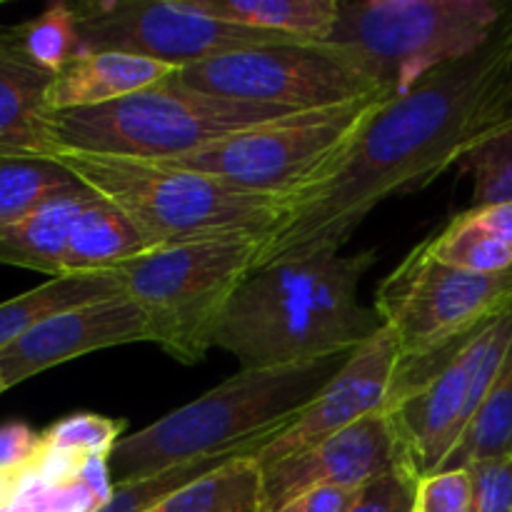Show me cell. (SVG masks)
Returning <instances> with one entry per match:
<instances>
[{
	"label": "cell",
	"instance_id": "29",
	"mask_svg": "<svg viewBox=\"0 0 512 512\" xmlns=\"http://www.w3.org/2000/svg\"><path fill=\"white\" fill-rule=\"evenodd\" d=\"M123 428V420L95 413H78L50 425L43 433V440L45 448L53 450V453L73 455V458H93V455L110 458Z\"/></svg>",
	"mask_w": 512,
	"mask_h": 512
},
{
	"label": "cell",
	"instance_id": "7",
	"mask_svg": "<svg viewBox=\"0 0 512 512\" xmlns=\"http://www.w3.org/2000/svg\"><path fill=\"white\" fill-rule=\"evenodd\" d=\"M265 235H228L155 248L120 265L123 293L143 310L150 343L183 365L203 363L240 285L258 265Z\"/></svg>",
	"mask_w": 512,
	"mask_h": 512
},
{
	"label": "cell",
	"instance_id": "1",
	"mask_svg": "<svg viewBox=\"0 0 512 512\" xmlns=\"http://www.w3.org/2000/svg\"><path fill=\"white\" fill-rule=\"evenodd\" d=\"M510 120L512 8L478 53L375 108L328 173L293 195L290 213L265 235L255 270L340 253L380 203L428 188Z\"/></svg>",
	"mask_w": 512,
	"mask_h": 512
},
{
	"label": "cell",
	"instance_id": "21",
	"mask_svg": "<svg viewBox=\"0 0 512 512\" xmlns=\"http://www.w3.org/2000/svg\"><path fill=\"white\" fill-rule=\"evenodd\" d=\"M118 295L125 293L115 273H68L50 278L48 283L0 303V350L53 315Z\"/></svg>",
	"mask_w": 512,
	"mask_h": 512
},
{
	"label": "cell",
	"instance_id": "22",
	"mask_svg": "<svg viewBox=\"0 0 512 512\" xmlns=\"http://www.w3.org/2000/svg\"><path fill=\"white\" fill-rule=\"evenodd\" d=\"M263 473L255 458H238L173 495L148 512H260Z\"/></svg>",
	"mask_w": 512,
	"mask_h": 512
},
{
	"label": "cell",
	"instance_id": "32",
	"mask_svg": "<svg viewBox=\"0 0 512 512\" xmlns=\"http://www.w3.org/2000/svg\"><path fill=\"white\" fill-rule=\"evenodd\" d=\"M418 475L413 470H398L360 490L358 500L348 512H415Z\"/></svg>",
	"mask_w": 512,
	"mask_h": 512
},
{
	"label": "cell",
	"instance_id": "13",
	"mask_svg": "<svg viewBox=\"0 0 512 512\" xmlns=\"http://www.w3.org/2000/svg\"><path fill=\"white\" fill-rule=\"evenodd\" d=\"M400 350L393 333L380 328L368 343L350 353L340 373L318 398L258 453V465H273L298 455L373 413H385L393 393Z\"/></svg>",
	"mask_w": 512,
	"mask_h": 512
},
{
	"label": "cell",
	"instance_id": "34",
	"mask_svg": "<svg viewBox=\"0 0 512 512\" xmlns=\"http://www.w3.org/2000/svg\"><path fill=\"white\" fill-rule=\"evenodd\" d=\"M363 490V488H360ZM360 490L353 488H315L298 495L275 512H348L350 505L358 500Z\"/></svg>",
	"mask_w": 512,
	"mask_h": 512
},
{
	"label": "cell",
	"instance_id": "25",
	"mask_svg": "<svg viewBox=\"0 0 512 512\" xmlns=\"http://www.w3.org/2000/svg\"><path fill=\"white\" fill-rule=\"evenodd\" d=\"M78 183L60 160L0 158V228L18 223L45 200Z\"/></svg>",
	"mask_w": 512,
	"mask_h": 512
},
{
	"label": "cell",
	"instance_id": "16",
	"mask_svg": "<svg viewBox=\"0 0 512 512\" xmlns=\"http://www.w3.org/2000/svg\"><path fill=\"white\" fill-rule=\"evenodd\" d=\"M55 73L40 68L18 38L0 28V158H50V90Z\"/></svg>",
	"mask_w": 512,
	"mask_h": 512
},
{
	"label": "cell",
	"instance_id": "2",
	"mask_svg": "<svg viewBox=\"0 0 512 512\" xmlns=\"http://www.w3.org/2000/svg\"><path fill=\"white\" fill-rule=\"evenodd\" d=\"M375 250L318 253L258 268L230 300L213 345L240 368H283L353 353L383 320L358 303Z\"/></svg>",
	"mask_w": 512,
	"mask_h": 512
},
{
	"label": "cell",
	"instance_id": "28",
	"mask_svg": "<svg viewBox=\"0 0 512 512\" xmlns=\"http://www.w3.org/2000/svg\"><path fill=\"white\" fill-rule=\"evenodd\" d=\"M25 53L40 65L58 75L78 55V28L68 3H53L23 25H15Z\"/></svg>",
	"mask_w": 512,
	"mask_h": 512
},
{
	"label": "cell",
	"instance_id": "23",
	"mask_svg": "<svg viewBox=\"0 0 512 512\" xmlns=\"http://www.w3.org/2000/svg\"><path fill=\"white\" fill-rule=\"evenodd\" d=\"M488 460H512V345L488 398L440 470H468Z\"/></svg>",
	"mask_w": 512,
	"mask_h": 512
},
{
	"label": "cell",
	"instance_id": "31",
	"mask_svg": "<svg viewBox=\"0 0 512 512\" xmlns=\"http://www.w3.org/2000/svg\"><path fill=\"white\" fill-rule=\"evenodd\" d=\"M470 510L512 512V460L470 465Z\"/></svg>",
	"mask_w": 512,
	"mask_h": 512
},
{
	"label": "cell",
	"instance_id": "12",
	"mask_svg": "<svg viewBox=\"0 0 512 512\" xmlns=\"http://www.w3.org/2000/svg\"><path fill=\"white\" fill-rule=\"evenodd\" d=\"M398 470H413L403 440L388 413H373L303 453L263 465L260 512L280 510L315 488L360 490Z\"/></svg>",
	"mask_w": 512,
	"mask_h": 512
},
{
	"label": "cell",
	"instance_id": "14",
	"mask_svg": "<svg viewBox=\"0 0 512 512\" xmlns=\"http://www.w3.org/2000/svg\"><path fill=\"white\" fill-rule=\"evenodd\" d=\"M130 343H150L143 310L128 295L98 300L43 320L13 345L0 350V378L13 388L80 355Z\"/></svg>",
	"mask_w": 512,
	"mask_h": 512
},
{
	"label": "cell",
	"instance_id": "3",
	"mask_svg": "<svg viewBox=\"0 0 512 512\" xmlns=\"http://www.w3.org/2000/svg\"><path fill=\"white\" fill-rule=\"evenodd\" d=\"M358 350V348H355ZM350 353L283 368H240L218 388L118 440L108 458L113 485L163 473L188 460L260 450L283 433Z\"/></svg>",
	"mask_w": 512,
	"mask_h": 512
},
{
	"label": "cell",
	"instance_id": "33",
	"mask_svg": "<svg viewBox=\"0 0 512 512\" xmlns=\"http://www.w3.org/2000/svg\"><path fill=\"white\" fill-rule=\"evenodd\" d=\"M45 450L43 433H35L25 423L0 425V475L30 473L40 463Z\"/></svg>",
	"mask_w": 512,
	"mask_h": 512
},
{
	"label": "cell",
	"instance_id": "27",
	"mask_svg": "<svg viewBox=\"0 0 512 512\" xmlns=\"http://www.w3.org/2000/svg\"><path fill=\"white\" fill-rule=\"evenodd\" d=\"M458 170L473 180V208L512 203V120L465 153Z\"/></svg>",
	"mask_w": 512,
	"mask_h": 512
},
{
	"label": "cell",
	"instance_id": "10",
	"mask_svg": "<svg viewBox=\"0 0 512 512\" xmlns=\"http://www.w3.org/2000/svg\"><path fill=\"white\" fill-rule=\"evenodd\" d=\"M168 83L195 93L275 105L295 113L390 95L313 40L218 55L180 68Z\"/></svg>",
	"mask_w": 512,
	"mask_h": 512
},
{
	"label": "cell",
	"instance_id": "9",
	"mask_svg": "<svg viewBox=\"0 0 512 512\" xmlns=\"http://www.w3.org/2000/svg\"><path fill=\"white\" fill-rule=\"evenodd\" d=\"M512 305V270L478 275L445 265L428 240L415 245L383 280L375 313L393 333L400 365L438 363Z\"/></svg>",
	"mask_w": 512,
	"mask_h": 512
},
{
	"label": "cell",
	"instance_id": "18",
	"mask_svg": "<svg viewBox=\"0 0 512 512\" xmlns=\"http://www.w3.org/2000/svg\"><path fill=\"white\" fill-rule=\"evenodd\" d=\"M93 198V190L78 180L23 220L0 228V263L38 270L50 278L65 275L70 230Z\"/></svg>",
	"mask_w": 512,
	"mask_h": 512
},
{
	"label": "cell",
	"instance_id": "30",
	"mask_svg": "<svg viewBox=\"0 0 512 512\" xmlns=\"http://www.w3.org/2000/svg\"><path fill=\"white\" fill-rule=\"evenodd\" d=\"M470 473L468 470H438L423 475L415 488V512H468Z\"/></svg>",
	"mask_w": 512,
	"mask_h": 512
},
{
	"label": "cell",
	"instance_id": "20",
	"mask_svg": "<svg viewBox=\"0 0 512 512\" xmlns=\"http://www.w3.org/2000/svg\"><path fill=\"white\" fill-rule=\"evenodd\" d=\"M208 18L295 40H325L335 28L340 0H188Z\"/></svg>",
	"mask_w": 512,
	"mask_h": 512
},
{
	"label": "cell",
	"instance_id": "5",
	"mask_svg": "<svg viewBox=\"0 0 512 512\" xmlns=\"http://www.w3.org/2000/svg\"><path fill=\"white\" fill-rule=\"evenodd\" d=\"M495 0H340L335 28L313 40L390 95L478 53L508 18Z\"/></svg>",
	"mask_w": 512,
	"mask_h": 512
},
{
	"label": "cell",
	"instance_id": "19",
	"mask_svg": "<svg viewBox=\"0 0 512 512\" xmlns=\"http://www.w3.org/2000/svg\"><path fill=\"white\" fill-rule=\"evenodd\" d=\"M155 250L138 225L113 203L95 195L70 230L65 250L68 273H113L120 265Z\"/></svg>",
	"mask_w": 512,
	"mask_h": 512
},
{
	"label": "cell",
	"instance_id": "8",
	"mask_svg": "<svg viewBox=\"0 0 512 512\" xmlns=\"http://www.w3.org/2000/svg\"><path fill=\"white\" fill-rule=\"evenodd\" d=\"M388 98L393 95L288 115L163 163L233 188L293 198L328 173Z\"/></svg>",
	"mask_w": 512,
	"mask_h": 512
},
{
	"label": "cell",
	"instance_id": "17",
	"mask_svg": "<svg viewBox=\"0 0 512 512\" xmlns=\"http://www.w3.org/2000/svg\"><path fill=\"white\" fill-rule=\"evenodd\" d=\"M180 68L140 55L113 53H80L55 75L50 90V105L55 110L95 108L120 98L155 88L165 83Z\"/></svg>",
	"mask_w": 512,
	"mask_h": 512
},
{
	"label": "cell",
	"instance_id": "4",
	"mask_svg": "<svg viewBox=\"0 0 512 512\" xmlns=\"http://www.w3.org/2000/svg\"><path fill=\"white\" fill-rule=\"evenodd\" d=\"M95 195L123 210L153 248L228 235H268L290 213L288 195L233 188L193 170L153 160L55 150Z\"/></svg>",
	"mask_w": 512,
	"mask_h": 512
},
{
	"label": "cell",
	"instance_id": "15",
	"mask_svg": "<svg viewBox=\"0 0 512 512\" xmlns=\"http://www.w3.org/2000/svg\"><path fill=\"white\" fill-rule=\"evenodd\" d=\"M470 338L385 413L418 478L438 473L470 423Z\"/></svg>",
	"mask_w": 512,
	"mask_h": 512
},
{
	"label": "cell",
	"instance_id": "11",
	"mask_svg": "<svg viewBox=\"0 0 512 512\" xmlns=\"http://www.w3.org/2000/svg\"><path fill=\"white\" fill-rule=\"evenodd\" d=\"M80 53H128L175 68L203 63L235 50L295 43V38L220 23L188 0H88L70 5Z\"/></svg>",
	"mask_w": 512,
	"mask_h": 512
},
{
	"label": "cell",
	"instance_id": "24",
	"mask_svg": "<svg viewBox=\"0 0 512 512\" xmlns=\"http://www.w3.org/2000/svg\"><path fill=\"white\" fill-rule=\"evenodd\" d=\"M428 245L435 258L468 273L500 275L512 270V243L495 235L473 208L455 215Z\"/></svg>",
	"mask_w": 512,
	"mask_h": 512
},
{
	"label": "cell",
	"instance_id": "35",
	"mask_svg": "<svg viewBox=\"0 0 512 512\" xmlns=\"http://www.w3.org/2000/svg\"><path fill=\"white\" fill-rule=\"evenodd\" d=\"M3 390H8V385H5L3 378H0V393H3Z\"/></svg>",
	"mask_w": 512,
	"mask_h": 512
},
{
	"label": "cell",
	"instance_id": "26",
	"mask_svg": "<svg viewBox=\"0 0 512 512\" xmlns=\"http://www.w3.org/2000/svg\"><path fill=\"white\" fill-rule=\"evenodd\" d=\"M238 458H255V455L238 450V453L215 455V458L188 460V463H180L175 465V468L163 470V473L148 475V478L118 483L113 485V493H110L108 503L95 512H148L158 503H163L168 495H173L175 490L195 483V480H200L203 475L213 473V470L223 468V465L233 463V460Z\"/></svg>",
	"mask_w": 512,
	"mask_h": 512
},
{
	"label": "cell",
	"instance_id": "6",
	"mask_svg": "<svg viewBox=\"0 0 512 512\" xmlns=\"http://www.w3.org/2000/svg\"><path fill=\"white\" fill-rule=\"evenodd\" d=\"M288 115L295 110L195 93L165 80L108 105L55 110L50 140L55 150L163 163Z\"/></svg>",
	"mask_w": 512,
	"mask_h": 512
}]
</instances>
